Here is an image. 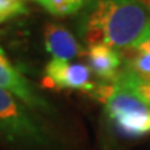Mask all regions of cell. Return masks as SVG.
Instances as JSON below:
<instances>
[{"label": "cell", "mask_w": 150, "mask_h": 150, "mask_svg": "<svg viewBox=\"0 0 150 150\" xmlns=\"http://www.w3.org/2000/svg\"><path fill=\"white\" fill-rule=\"evenodd\" d=\"M149 32L145 0H88L76 18V33L88 47H135Z\"/></svg>", "instance_id": "cell-1"}, {"label": "cell", "mask_w": 150, "mask_h": 150, "mask_svg": "<svg viewBox=\"0 0 150 150\" xmlns=\"http://www.w3.org/2000/svg\"><path fill=\"white\" fill-rule=\"evenodd\" d=\"M0 142L13 150H60V143L40 114L3 89H0Z\"/></svg>", "instance_id": "cell-2"}, {"label": "cell", "mask_w": 150, "mask_h": 150, "mask_svg": "<svg viewBox=\"0 0 150 150\" xmlns=\"http://www.w3.org/2000/svg\"><path fill=\"white\" fill-rule=\"evenodd\" d=\"M104 107L120 135L136 138L150 132V108L127 89L114 83V92Z\"/></svg>", "instance_id": "cell-3"}, {"label": "cell", "mask_w": 150, "mask_h": 150, "mask_svg": "<svg viewBox=\"0 0 150 150\" xmlns=\"http://www.w3.org/2000/svg\"><path fill=\"white\" fill-rule=\"evenodd\" d=\"M0 89L11 93L20 99L33 111L40 115H54L56 108L43 97L35 86L17 70L7 59L3 47L0 46Z\"/></svg>", "instance_id": "cell-4"}, {"label": "cell", "mask_w": 150, "mask_h": 150, "mask_svg": "<svg viewBox=\"0 0 150 150\" xmlns=\"http://www.w3.org/2000/svg\"><path fill=\"white\" fill-rule=\"evenodd\" d=\"M45 85L89 95L95 88V82L92 81V71L88 65L52 59L45 67Z\"/></svg>", "instance_id": "cell-5"}, {"label": "cell", "mask_w": 150, "mask_h": 150, "mask_svg": "<svg viewBox=\"0 0 150 150\" xmlns=\"http://www.w3.org/2000/svg\"><path fill=\"white\" fill-rule=\"evenodd\" d=\"M43 40L47 53L57 60H70L83 54L86 50H82L79 42L64 25L49 22L43 27Z\"/></svg>", "instance_id": "cell-6"}, {"label": "cell", "mask_w": 150, "mask_h": 150, "mask_svg": "<svg viewBox=\"0 0 150 150\" xmlns=\"http://www.w3.org/2000/svg\"><path fill=\"white\" fill-rule=\"evenodd\" d=\"M89 70L96 75L97 81L114 82L122 67L121 52L106 45L89 46L85 52Z\"/></svg>", "instance_id": "cell-7"}, {"label": "cell", "mask_w": 150, "mask_h": 150, "mask_svg": "<svg viewBox=\"0 0 150 150\" xmlns=\"http://www.w3.org/2000/svg\"><path fill=\"white\" fill-rule=\"evenodd\" d=\"M114 83L120 88H124L136 96L140 102L146 104L150 108V79L139 75L134 68L124 64L121 70L118 71V75Z\"/></svg>", "instance_id": "cell-8"}, {"label": "cell", "mask_w": 150, "mask_h": 150, "mask_svg": "<svg viewBox=\"0 0 150 150\" xmlns=\"http://www.w3.org/2000/svg\"><path fill=\"white\" fill-rule=\"evenodd\" d=\"M120 52L124 64L129 65L139 75L150 79V50L142 47H128Z\"/></svg>", "instance_id": "cell-9"}, {"label": "cell", "mask_w": 150, "mask_h": 150, "mask_svg": "<svg viewBox=\"0 0 150 150\" xmlns=\"http://www.w3.org/2000/svg\"><path fill=\"white\" fill-rule=\"evenodd\" d=\"M42 7L45 11L54 17H68L78 14L81 11L79 4L75 0H31Z\"/></svg>", "instance_id": "cell-10"}, {"label": "cell", "mask_w": 150, "mask_h": 150, "mask_svg": "<svg viewBox=\"0 0 150 150\" xmlns=\"http://www.w3.org/2000/svg\"><path fill=\"white\" fill-rule=\"evenodd\" d=\"M135 47H142V49H146V50H150V32L147 33V36H146L138 46H135Z\"/></svg>", "instance_id": "cell-11"}, {"label": "cell", "mask_w": 150, "mask_h": 150, "mask_svg": "<svg viewBox=\"0 0 150 150\" xmlns=\"http://www.w3.org/2000/svg\"><path fill=\"white\" fill-rule=\"evenodd\" d=\"M7 20H11L10 14H8V13H6V11L0 7V24H1V22H6Z\"/></svg>", "instance_id": "cell-12"}, {"label": "cell", "mask_w": 150, "mask_h": 150, "mask_svg": "<svg viewBox=\"0 0 150 150\" xmlns=\"http://www.w3.org/2000/svg\"><path fill=\"white\" fill-rule=\"evenodd\" d=\"M145 4H146V8H147V14H149V18H150V0H145Z\"/></svg>", "instance_id": "cell-13"}, {"label": "cell", "mask_w": 150, "mask_h": 150, "mask_svg": "<svg viewBox=\"0 0 150 150\" xmlns=\"http://www.w3.org/2000/svg\"><path fill=\"white\" fill-rule=\"evenodd\" d=\"M75 1H76V3L79 4V7L82 8V7H83V6L86 4V1H88V0H75Z\"/></svg>", "instance_id": "cell-14"}]
</instances>
